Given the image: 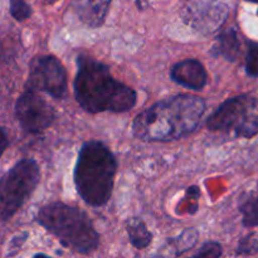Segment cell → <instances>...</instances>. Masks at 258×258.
<instances>
[{
	"instance_id": "cell-1",
	"label": "cell",
	"mask_w": 258,
	"mask_h": 258,
	"mask_svg": "<svg viewBox=\"0 0 258 258\" xmlns=\"http://www.w3.org/2000/svg\"><path fill=\"white\" fill-rule=\"evenodd\" d=\"M206 111L202 98L179 95L165 98L136 116L133 133L146 141H170L193 133Z\"/></svg>"
},
{
	"instance_id": "cell-2",
	"label": "cell",
	"mask_w": 258,
	"mask_h": 258,
	"mask_svg": "<svg viewBox=\"0 0 258 258\" xmlns=\"http://www.w3.org/2000/svg\"><path fill=\"white\" fill-rule=\"evenodd\" d=\"M77 63L75 96L83 110L90 113L125 112L135 106V91L115 80L107 66L87 55H80Z\"/></svg>"
},
{
	"instance_id": "cell-3",
	"label": "cell",
	"mask_w": 258,
	"mask_h": 258,
	"mask_svg": "<svg viewBox=\"0 0 258 258\" xmlns=\"http://www.w3.org/2000/svg\"><path fill=\"white\" fill-rule=\"evenodd\" d=\"M117 161L100 141H87L78 154L75 183L81 198L92 207L105 206L111 198Z\"/></svg>"
},
{
	"instance_id": "cell-4",
	"label": "cell",
	"mask_w": 258,
	"mask_h": 258,
	"mask_svg": "<svg viewBox=\"0 0 258 258\" xmlns=\"http://www.w3.org/2000/svg\"><path fill=\"white\" fill-rule=\"evenodd\" d=\"M37 222L67 248L88 254L98 246V233L90 217L73 206L55 202L42 207Z\"/></svg>"
},
{
	"instance_id": "cell-5",
	"label": "cell",
	"mask_w": 258,
	"mask_h": 258,
	"mask_svg": "<svg viewBox=\"0 0 258 258\" xmlns=\"http://www.w3.org/2000/svg\"><path fill=\"white\" fill-rule=\"evenodd\" d=\"M39 175L37 161L23 159L0 178V221H8L22 208L34 191Z\"/></svg>"
},
{
	"instance_id": "cell-6",
	"label": "cell",
	"mask_w": 258,
	"mask_h": 258,
	"mask_svg": "<svg viewBox=\"0 0 258 258\" xmlns=\"http://www.w3.org/2000/svg\"><path fill=\"white\" fill-rule=\"evenodd\" d=\"M257 106L258 101L253 96L229 98L208 118L207 126L212 131L233 133L237 138H252L258 133Z\"/></svg>"
},
{
	"instance_id": "cell-7",
	"label": "cell",
	"mask_w": 258,
	"mask_h": 258,
	"mask_svg": "<svg viewBox=\"0 0 258 258\" xmlns=\"http://www.w3.org/2000/svg\"><path fill=\"white\" fill-rule=\"evenodd\" d=\"M15 116L20 126L29 134H39L47 130L55 117L52 106L37 93V90L29 86L18 98Z\"/></svg>"
},
{
	"instance_id": "cell-8",
	"label": "cell",
	"mask_w": 258,
	"mask_h": 258,
	"mask_svg": "<svg viewBox=\"0 0 258 258\" xmlns=\"http://www.w3.org/2000/svg\"><path fill=\"white\" fill-rule=\"evenodd\" d=\"M28 86L43 91L52 97L64 98L67 95V75L62 63L53 55H42L30 64Z\"/></svg>"
},
{
	"instance_id": "cell-9",
	"label": "cell",
	"mask_w": 258,
	"mask_h": 258,
	"mask_svg": "<svg viewBox=\"0 0 258 258\" xmlns=\"http://www.w3.org/2000/svg\"><path fill=\"white\" fill-rule=\"evenodd\" d=\"M228 8L218 0H190L183 18L188 25L203 34L216 32L227 19Z\"/></svg>"
},
{
	"instance_id": "cell-10",
	"label": "cell",
	"mask_w": 258,
	"mask_h": 258,
	"mask_svg": "<svg viewBox=\"0 0 258 258\" xmlns=\"http://www.w3.org/2000/svg\"><path fill=\"white\" fill-rule=\"evenodd\" d=\"M171 80L190 90H203L207 85V72L199 60L185 59L176 63L170 71Z\"/></svg>"
},
{
	"instance_id": "cell-11",
	"label": "cell",
	"mask_w": 258,
	"mask_h": 258,
	"mask_svg": "<svg viewBox=\"0 0 258 258\" xmlns=\"http://www.w3.org/2000/svg\"><path fill=\"white\" fill-rule=\"evenodd\" d=\"M112 0H75L76 14L88 27H100L103 24Z\"/></svg>"
},
{
	"instance_id": "cell-12",
	"label": "cell",
	"mask_w": 258,
	"mask_h": 258,
	"mask_svg": "<svg viewBox=\"0 0 258 258\" xmlns=\"http://www.w3.org/2000/svg\"><path fill=\"white\" fill-rule=\"evenodd\" d=\"M239 52H241V42H239V37L236 29L233 28L222 33L217 38L213 49H212V53L214 55H221L231 62H234L237 59Z\"/></svg>"
},
{
	"instance_id": "cell-13",
	"label": "cell",
	"mask_w": 258,
	"mask_h": 258,
	"mask_svg": "<svg viewBox=\"0 0 258 258\" xmlns=\"http://www.w3.org/2000/svg\"><path fill=\"white\" fill-rule=\"evenodd\" d=\"M127 233L131 244L138 249H144L151 243L153 236L141 219L131 218L127 222Z\"/></svg>"
},
{
	"instance_id": "cell-14",
	"label": "cell",
	"mask_w": 258,
	"mask_h": 258,
	"mask_svg": "<svg viewBox=\"0 0 258 258\" xmlns=\"http://www.w3.org/2000/svg\"><path fill=\"white\" fill-rule=\"evenodd\" d=\"M239 212L243 216V226L258 227V190L249 191L242 197Z\"/></svg>"
},
{
	"instance_id": "cell-15",
	"label": "cell",
	"mask_w": 258,
	"mask_h": 258,
	"mask_svg": "<svg viewBox=\"0 0 258 258\" xmlns=\"http://www.w3.org/2000/svg\"><path fill=\"white\" fill-rule=\"evenodd\" d=\"M197 237H198V232L193 228L185 229L178 238L174 241V249H175V256L183 254L184 252L190 249L191 247L196 244Z\"/></svg>"
},
{
	"instance_id": "cell-16",
	"label": "cell",
	"mask_w": 258,
	"mask_h": 258,
	"mask_svg": "<svg viewBox=\"0 0 258 258\" xmlns=\"http://www.w3.org/2000/svg\"><path fill=\"white\" fill-rule=\"evenodd\" d=\"M246 72L252 77H258V43L249 42L246 57Z\"/></svg>"
},
{
	"instance_id": "cell-17",
	"label": "cell",
	"mask_w": 258,
	"mask_h": 258,
	"mask_svg": "<svg viewBox=\"0 0 258 258\" xmlns=\"http://www.w3.org/2000/svg\"><path fill=\"white\" fill-rule=\"evenodd\" d=\"M10 14L19 22L29 18L32 14V9L28 0H10Z\"/></svg>"
},
{
	"instance_id": "cell-18",
	"label": "cell",
	"mask_w": 258,
	"mask_h": 258,
	"mask_svg": "<svg viewBox=\"0 0 258 258\" xmlns=\"http://www.w3.org/2000/svg\"><path fill=\"white\" fill-rule=\"evenodd\" d=\"M238 254H254L258 253V234L249 233L241 239L237 247Z\"/></svg>"
},
{
	"instance_id": "cell-19",
	"label": "cell",
	"mask_w": 258,
	"mask_h": 258,
	"mask_svg": "<svg viewBox=\"0 0 258 258\" xmlns=\"http://www.w3.org/2000/svg\"><path fill=\"white\" fill-rule=\"evenodd\" d=\"M196 257L206 258H217L222 256V246L217 242H207L202 246V248L194 254Z\"/></svg>"
},
{
	"instance_id": "cell-20",
	"label": "cell",
	"mask_w": 258,
	"mask_h": 258,
	"mask_svg": "<svg viewBox=\"0 0 258 258\" xmlns=\"http://www.w3.org/2000/svg\"><path fill=\"white\" fill-rule=\"evenodd\" d=\"M8 144H9V141H8L7 133H5L4 128L0 127V156H2L3 153L7 150Z\"/></svg>"
},
{
	"instance_id": "cell-21",
	"label": "cell",
	"mask_w": 258,
	"mask_h": 258,
	"mask_svg": "<svg viewBox=\"0 0 258 258\" xmlns=\"http://www.w3.org/2000/svg\"><path fill=\"white\" fill-rule=\"evenodd\" d=\"M44 3H47V4H54L55 2H58V0H43Z\"/></svg>"
},
{
	"instance_id": "cell-22",
	"label": "cell",
	"mask_w": 258,
	"mask_h": 258,
	"mask_svg": "<svg viewBox=\"0 0 258 258\" xmlns=\"http://www.w3.org/2000/svg\"><path fill=\"white\" fill-rule=\"evenodd\" d=\"M247 2H251V3H256V4H258V0H247ZM258 13V12H257Z\"/></svg>"
}]
</instances>
